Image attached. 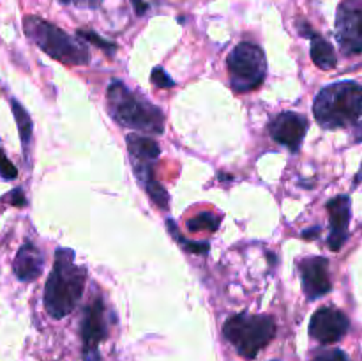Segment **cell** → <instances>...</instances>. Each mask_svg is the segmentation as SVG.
Returning a JSON list of instances; mask_svg holds the SVG:
<instances>
[{"instance_id":"obj_1","label":"cell","mask_w":362,"mask_h":361,"mask_svg":"<svg viewBox=\"0 0 362 361\" xmlns=\"http://www.w3.org/2000/svg\"><path fill=\"white\" fill-rule=\"evenodd\" d=\"M87 269L76 264V255L71 248H59L55 251V264L45 285L46 311L53 319H64L76 308L83 296Z\"/></svg>"},{"instance_id":"obj_2","label":"cell","mask_w":362,"mask_h":361,"mask_svg":"<svg viewBox=\"0 0 362 361\" xmlns=\"http://www.w3.org/2000/svg\"><path fill=\"white\" fill-rule=\"evenodd\" d=\"M108 108L110 115L120 126L144 131L151 134H163L165 131V113L161 108L152 105L141 94L129 91L122 81L113 80L108 85Z\"/></svg>"},{"instance_id":"obj_3","label":"cell","mask_w":362,"mask_h":361,"mask_svg":"<svg viewBox=\"0 0 362 361\" xmlns=\"http://www.w3.org/2000/svg\"><path fill=\"white\" fill-rule=\"evenodd\" d=\"M362 113V85L356 81H336L318 92L313 115L324 130L352 126Z\"/></svg>"},{"instance_id":"obj_4","label":"cell","mask_w":362,"mask_h":361,"mask_svg":"<svg viewBox=\"0 0 362 361\" xmlns=\"http://www.w3.org/2000/svg\"><path fill=\"white\" fill-rule=\"evenodd\" d=\"M23 30L32 42L39 46L46 55L66 66H87L90 52L80 39L71 38L57 25L39 16H25Z\"/></svg>"},{"instance_id":"obj_5","label":"cell","mask_w":362,"mask_h":361,"mask_svg":"<svg viewBox=\"0 0 362 361\" xmlns=\"http://www.w3.org/2000/svg\"><path fill=\"white\" fill-rule=\"evenodd\" d=\"M223 335L244 360H253L274 338L276 322L271 315L239 314L225 322Z\"/></svg>"},{"instance_id":"obj_6","label":"cell","mask_w":362,"mask_h":361,"mask_svg":"<svg viewBox=\"0 0 362 361\" xmlns=\"http://www.w3.org/2000/svg\"><path fill=\"white\" fill-rule=\"evenodd\" d=\"M232 88L239 94L255 91L267 76V59L264 50L255 42H239L226 59Z\"/></svg>"},{"instance_id":"obj_7","label":"cell","mask_w":362,"mask_h":361,"mask_svg":"<svg viewBox=\"0 0 362 361\" xmlns=\"http://www.w3.org/2000/svg\"><path fill=\"white\" fill-rule=\"evenodd\" d=\"M336 39L345 55L362 53V0H345L338 7Z\"/></svg>"},{"instance_id":"obj_8","label":"cell","mask_w":362,"mask_h":361,"mask_svg":"<svg viewBox=\"0 0 362 361\" xmlns=\"http://www.w3.org/2000/svg\"><path fill=\"white\" fill-rule=\"evenodd\" d=\"M108 335L106 306L101 296H95L87 304L81 317V340H83V361H101L98 345Z\"/></svg>"},{"instance_id":"obj_9","label":"cell","mask_w":362,"mask_h":361,"mask_svg":"<svg viewBox=\"0 0 362 361\" xmlns=\"http://www.w3.org/2000/svg\"><path fill=\"white\" fill-rule=\"evenodd\" d=\"M349 317L334 306L318 308L310 322V335L320 343L339 342L349 333Z\"/></svg>"},{"instance_id":"obj_10","label":"cell","mask_w":362,"mask_h":361,"mask_svg":"<svg viewBox=\"0 0 362 361\" xmlns=\"http://www.w3.org/2000/svg\"><path fill=\"white\" fill-rule=\"evenodd\" d=\"M269 133L272 140L288 147L292 152H297L308 133V120L300 113L283 112L272 120Z\"/></svg>"},{"instance_id":"obj_11","label":"cell","mask_w":362,"mask_h":361,"mask_svg":"<svg viewBox=\"0 0 362 361\" xmlns=\"http://www.w3.org/2000/svg\"><path fill=\"white\" fill-rule=\"evenodd\" d=\"M303 290L308 299H318L331 292L332 283L329 278V260L325 257H308L299 262Z\"/></svg>"},{"instance_id":"obj_12","label":"cell","mask_w":362,"mask_h":361,"mask_svg":"<svg viewBox=\"0 0 362 361\" xmlns=\"http://www.w3.org/2000/svg\"><path fill=\"white\" fill-rule=\"evenodd\" d=\"M327 211L331 218V234H329L327 244L332 251H339L349 239V225L350 216H352L349 195H339L329 200Z\"/></svg>"},{"instance_id":"obj_13","label":"cell","mask_w":362,"mask_h":361,"mask_svg":"<svg viewBox=\"0 0 362 361\" xmlns=\"http://www.w3.org/2000/svg\"><path fill=\"white\" fill-rule=\"evenodd\" d=\"M45 268V255L35 244L23 243L16 251L13 262V271L20 282H34L41 276Z\"/></svg>"},{"instance_id":"obj_14","label":"cell","mask_w":362,"mask_h":361,"mask_svg":"<svg viewBox=\"0 0 362 361\" xmlns=\"http://www.w3.org/2000/svg\"><path fill=\"white\" fill-rule=\"evenodd\" d=\"M299 28L300 34L311 39V60L315 62V66L320 67V69H332V67H336L338 59H336L334 48H332L331 42L325 38H322L320 34H317L308 23H300Z\"/></svg>"},{"instance_id":"obj_15","label":"cell","mask_w":362,"mask_h":361,"mask_svg":"<svg viewBox=\"0 0 362 361\" xmlns=\"http://www.w3.org/2000/svg\"><path fill=\"white\" fill-rule=\"evenodd\" d=\"M126 145L131 156V163H154L161 154L159 144L151 137L131 133L126 137Z\"/></svg>"},{"instance_id":"obj_16","label":"cell","mask_w":362,"mask_h":361,"mask_svg":"<svg viewBox=\"0 0 362 361\" xmlns=\"http://www.w3.org/2000/svg\"><path fill=\"white\" fill-rule=\"evenodd\" d=\"M11 108H13V115H14V120H16L18 133H20V140H21V145H23L25 156H28V149H30L34 124H32L30 115H28V112L23 108V105H21L20 101H16V99H11Z\"/></svg>"},{"instance_id":"obj_17","label":"cell","mask_w":362,"mask_h":361,"mask_svg":"<svg viewBox=\"0 0 362 361\" xmlns=\"http://www.w3.org/2000/svg\"><path fill=\"white\" fill-rule=\"evenodd\" d=\"M219 227V218L212 212H200L187 222L191 232H216Z\"/></svg>"},{"instance_id":"obj_18","label":"cell","mask_w":362,"mask_h":361,"mask_svg":"<svg viewBox=\"0 0 362 361\" xmlns=\"http://www.w3.org/2000/svg\"><path fill=\"white\" fill-rule=\"evenodd\" d=\"M166 229H168L170 234H172V236L175 237L177 243H179L180 246L186 248V251H189V253L205 255L209 250H211V246H209V243H197V241H187V239H184V237L180 236L179 232H177L175 223H173V219H166Z\"/></svg>"},{"instance_id":"obj_19","label":"cell","mask_w":362,"mask_h":361,"mask_svg":"<svg viewBox=\"0 0 362 361\" xmlns=\"http://www.w3.org/2000/svg\"><path fill=\"white\" fill-rule=\"evenodd\" d=\"M76 35L80 39H85V41L92 42V45L99 46V48H103L105 52H108V53L115 52V50H117V46L113 45L112 41H106V39H103L101 35H98L95 32H92V30H78Z\"/></svg>"},{"instance_id":"obj_20","label":"cell","mask_w":362,"mask_h":361,"mask_svg":"<svg viewBox=\"0 0 362 361\" xmlns=\"http://www.w3.org/2000/svg\"><path fill=\"white\" fill-rule=\"evenodd\" d=\"M0 177L6 180H13L18 177V170L13 163L9 161L6 154H4L2 147H0Z\"/></svg>"},{"instance_id":"obj_21","label":"cell","mask_w":362,"mask_h":361,"mask_svg":"<svg viewBox=\"0 0 362 361\" xmlns=\"http://www.w3.org/2000/svg\"><path fill=\"white\" fill-rule=\"evenodd\" d=\"M151 80H152V84L158 85V87H161V88H168V87H173V85H175V81H173L172 78L165 73V69H163V67H154V71H152V74H151Z\"/></svg>"},{"instance_id":"obj_22","label":"cell","mask_w":362,"mask_h":361,"mask_svg":"<svg viewBox=\"0 0 362 361\" xmlns=\"http://www.w3.org/2000/svg\"><path fill=\"white\" fill-rule=\"evenodd\" d=\"M313 361H350V357L339 349H327L318 353L317 356L313 357Z\"/></svg>"},{"instance_id":"obj_23","label":"cell","mask_w":362,"mask_h":361,"mask_svg":"<svg viewBox=\"0 0 362 361\" xmlns=\"http://www.w3.org/2000/svg\"><path fill=\"white\" fill-rule=\"evenodd\" d=\"M7 200H9L13 205H16V207H23V205L27 204V200H25L21 188H16V190L9 191V193H7Z\"/></svg>"},{"instance_id":"obj_24","label":"cell","mask_w":362,"mask_h":361,"mask_svg":"<svg viewBox=\"0 0 362 361\" xmlns=\"http://www.w3.org/2000/svg\"><path fill=\"white\" fill-rule=\"evenodd\" d=\"M62 4H73L76 7H85V9H95L103 4V0H60Z\"/></svg>"},{"instance_id":"obj_25","label":"cell","mask_w":362,"mask_h":361,"mask_svg":"<svg viewBox=\"0 0 362 361\" xmlns=\"http://www.w3.org/2000/svg\"><path fill=\"white\" fill-rule=\"evenodd\" d=\"M133 2V7H134V13L138 14V16H141V14L147 13L148 9V4L145 2V0H131Z\"/></svg>"},{"instance_id":"obj_26","label":"cell","mask_w":362,"mask_h":361,"mask_svg":"<svg viewBox=\"0 0 362 361\" xmlns=\"http://www.w3.org/2000/svg\"><path fill=\"white\" fill-rule=\"evenodd\" d=\"M320 227H313V229H308V230H304L303 232V237L304 239H317L318 237V234H320Z\"/></svg>"},{"instance_id":"obj_27","label":"cell","mask_w":362,"mask_h":361,"mask_svg":"<svg viewBox=\"0 0 362 361\" xmlns=\"http://www.w3.org/2000/svg\"><path fill=\"white\" fill-rule=\"evenodd\" d=\"M354 137H356V140H357V142H362V122L357 124L356 133H354Z\"/></svg>"}]
</instances>
